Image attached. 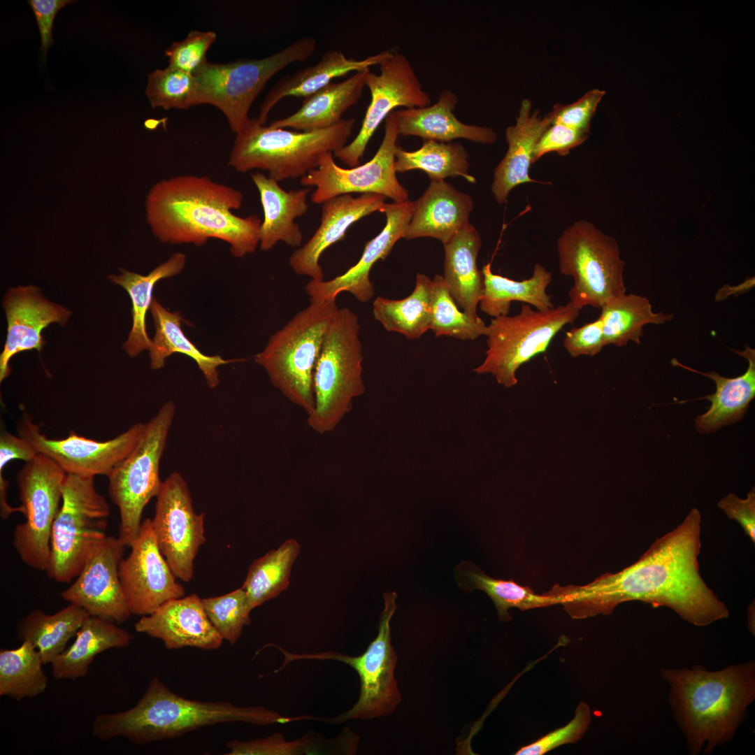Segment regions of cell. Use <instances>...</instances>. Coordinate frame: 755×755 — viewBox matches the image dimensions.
<instances>
[{"label":"cell","instance_id":"6da1fadb","mask_svg":"<svg viewBox=\"0 0 755 755\" xmlns=\"http://www.w3.org/2000/svg\"><path fill=\"white\" fill-rule=\"evenodd\" d=\"M701 522L699 510L693 508L633 564L583 586L555 584L547 594L576 619L610 614L628 601L668 607L698 627L725 619L728 607L700 574Z\"/></svg>","mask_w":755,"mask_h":755},{"label":"cell","instance_id":"7a4b0ae2","mask_svg":"<svg viewBox=\"0 0 755 755\" xmlns=\"http://www.w3.org/2000/svg\"><path fill=\"white\" fill-rule=\"evenodd\" d=\"M238 190L206 176L178 175L162 180L145 201L147 222L161 242L205 245L210 238L227 243L238 258L254 252L259 245L260 218L232 213L240 208Z\"/></svg>","mask_w":755,"mask_h":755},{"label":"cell","instance_id":"3957f363","mask_svg":"<svg viewBox=\"0 0 755 755\" xmlns=\"http://www.w3.org/2000/svg\"><path fill=\"white\" fill-rule=\"evenodd\" d=\"M674 719L692 755L730 742L755 700V661L711 671L702 666L661 668Z\"/></svg>","mask_w":755,"mask_h":755},{"label":"cell","instance_id":"277c9868","mask_svg":"<svg viewBox=\"0 0 755 755\" xmlns=\"http://www.w3.org/2000/svg\"><path fill=\"white\" fill-rule=\"evenodd\" d=\"M294 720L261 706L240 707L224 701L188 699L154 677L135 706L122 712L97 715L92 724V735L103 741L122 737L136 745H143L178 738L221 723L269 725Z\"/></svg>","mask_w":755,"mask_h":755},{"label":"cell","instance_id":"5b68a950","mask_svg":"<svg viewBox=\"0 0 755 755\" xmlns=\"http://www.w3.org/2000/svg\"><path fill=\"white\" fill-rule=\"evenodd\" d=\"M354 119H342L326 129L298 131L273 128L250 119L236 134L229 164L238 172L261 169L280 182L303 178L317 168L321 156L347 144Z\"/></svg>","mask_w":755,"mask_h":755},{"label":"cell","instance_id":"8992f818","mask_svg":"<svg viewBox=\"0 0 755 755\" xmlns=\"http://www.w3.org/2000/svg\"><path fill=\"white\" fill-rule=\"evenodd\" d=\"M336 298L312 299L269 339L254 361L273 386L310 415L315 408L313 374Z\"/></svg>","mask_w":755,"mask_h":755},{"label":"cell","instance_id":"52a82bcc","mask_svg":"<svg viewBox=\"0 0 755 755\" xmlns=\"http://www.w3.org/2000/svg\"><path fill=\"white\" fill-rule=\"evenodd\" d=\"M357 315L338 308L326 331L313 374L315 408L309 426L324 434L333 431L365 392L362 345Z\"/></svg>","mask_w":755,"mask_h":755},{"label":"cell","instance_id":"ba28073f","mask_svg":"<svg viewBox=\"0 0 755 755\" xmlns=\"http://www.w3.org/2000/svg\"><path fill=\"white\" fill-rule=\"evenodd\" d=\"M316 47L314 38L304 36L262 59H240L226 64L206 60L193 73L198 104H210L220 109L236 134L249 122V110L268 80L287 66L307 61Z\"/></svg>","mask_w":755,"mask_h":755},{"label":"cell","instance_id":"9c48e42d","mask_svg":"<svg viewBox=\"0 0 755 755\" xmlns=\"http://www.w3.org/2000/svg\"><path fill=\"white\" fill-rule=\"evenodd\" d=\"M109 516L110 507L94 477L67 474L52 528L47 575L62 583L76 577L107 536Z\"/></svg>","mask_w":755,"mask_h":755},{"label":"cell","instance_id":"30bf717a","mask_svg":"<svg viewBox=\"0 0 755 755\" xmlns=\"http://www.w3.org/2000/svg\"><path fill=\"white\" fill-rule=\"evenodd\" d=\"M557 250L560 273L574 279L568 295L576 308H601L626 294L625 263L618 243L591 222L578 220L567 227L557 240Z\"/></svg>","mask_w":755,"mask_h":755},{"label":"cell","instance_id":"8fae6325","mask_svg":"<svg viewBox=\"0 0 755 755\" xmlns=\"http://www.w3.org/2000/svg\"><path fill=\"white\" fill-rule=\"evenodd\" d=\"M174 414V403H164L144 424L133 450L107 476L109 496L120 513L118 538L126 547H131L136 538L143 510L161 487L160 461Z\"/></svg>","mask_w":755,"mask_h":755},{"label":"cell","instance_id":"7c38bea8","mask_svg":"<svg viewBox=\"0 0 755 755\" xmlns=\"http://www.w3.org/2000/svg\"><path fill=\"white\" fill-rule=\"evenodd\" d=\"M579 313L570 302L543 311L522 304L516 315L493 317L487 326L486 357L474 371L491 374L505 387L515 386L519 368L545 352L556 335L573 324Z\"/></svg>","mask_w":755,"mask_h":755},{"label":"cell","instance_id":"4fadbf2b","mask_svg":"<svg viewBox=\"0 0 755 755\" xmlns=\"http://www.w3.org/2000/svg\"><path fill=\"white\" fill-rule=\"evenodd\" d=\"M384 609L380 616L378 633L360 656H350L337 652L292 654L282 649L285 664L298 659L336 660L356 670L360 678V694L347 712L329 719L339 724L350 719H371L392 714L401 702L394 670L398 657L391 642L390 621L397 609L394 591L383 594Z\"/></svg>","mask_w":755,"mask_h":755},{"label":"cell","instance_id":"5bb4252c","mask_svg":"<svg viewBox=\"0 0 755 755\" xmlns=\"http://www.w3.org/2000/svg\"><path fill=\"white\" fill-rule=\"evenodd\" d=\"M66 473L52 459L37 454L17 474L24 522L13 533V546L31 568L45 571L54 521L62 501Z\"/></svg>","mask_w":755,"mask_h":755},{"label":"cell","instance_id":"9a60e30c","mask_svg":"<svg viewBox=\"0 0 755 755\" xmlns=\"http://www.w3.org/2000/svg\"><path fill=\"white\" fill-rule=\"evenodd\" d=\"M398 136L394 111L385 119L382 141L370 161L344 168L336 164L332 152H327L321 156L317 168L301 178V184L315 187L311 201L317 204L354 193L376 194L390 198L394 202L406 201L409 200L408 192L397 179L395 169Z\"/></svg>","mask_w":755,"mask_h":755},{"label":"cell","instance_id":"2e32d148","mask_svg":"<svg viewBox=\"0 0 755 755\" xmlns=\"http://www.w3.org/2000/svg\"><path fill=\"white\" fill-rule=\"evenodd\" d=\"M156 498L152 526L158 547L177 578L189 582L206 541L205 515L195 512L187 483L178 472L162 482Z\"/></svg>","mask_w":755,"mask_h":755},{"label":"cell","instance_id":"e0dca14e","mask_svg":"<svg viewBox=\"0 0 755 755\" xmlns=\"http://www.w3.org/2000/svg\"><path fill=\"white\" fill-rule=\"evenodd\" d=\"M378 74L367 73L366 87L371 102L354 140L333 155L351 167L359 165L367 145L378 126L398 107L422 108L431 104L429 95L405 55L391 52L380 64Z\"/></svg>","mask_w":755,"mask_h":755},{"label":"cell","instance_id":"ac0fdd59","mask_svg":"<svg viewBox=\"0 0 755 755\" xmlns=\"http://www.w3.org/2000/svg\"><path fill=\"white\" fill-rule=\"evenodd\" d=\"M143 428L144 424L137 423L115 438L98 441L74 432L62 439L48 438L27 413L17 424L19 436L30 443L37 453L55 461L66 474L94 477L108 476L133 450Z\"/></svg>","mask_w":755,"mask_h":755},{"label":"cell","instance_id":"d6986e66","mask_svg":"<svg viewBox=\"0 0 755 755\" xmlns=\"http://www.w3.org/2000/svg\"><path fill=\"white\" fill-rule=\"evenodd\" d=\"M131 552L119 565V577L131 614L146 616L185 596L184 587L161 553L152 519L142 522Z\"/></svg>","mask_w":755,"mask_h":755},{"label":"cell","instance_id":"ffe728a7","mask_svg":"<svg viewBox=\"0 0 755 755\" xmlns=\"http://www.w3.org/2000/svg\"><path fill=\"white\" fill-rule=\"evenodd\" d=\"M125 545L119 538L106 536L87 560L75 582L61 592L69 603L89 615L122 623L131 613L119 577Z\"/></svg>","mask_w":755,"mask_h":755},{"label":"cell","instance_id":"44dd1931","mask_svg":"<svg viewBox=\"0 0 755 755\" xmlns=\"http://www.w3.org/2000/svg\"><path fill=\"white\" fill-rule=\"evenodd\" d=\"M413 204L409 200L385 203L382 213L386 216L382 230L368 241L357 264L343 274L329 280H310L305 289L312 299L336 298L343 292L351 294L357 300L366 303L375 294L370 272L380 259H385L395 243L403 238L412 215Z\"/></svg>","mask_w":755,"mask_h":755},{"label":"cell","instance_id":"7402d4cb","mask_svg":"<svg viewBox=\"0 0 755 755\" xmlns=\"http://www.w3.org/2000/svg\"><path fill=\"white\" fill-rule=\"evenodd\" d=\"M7 319V336L0 356V381L10 372V359L19 352L37 350L45 344L41 334L44 328L54 322L64 324L71 312L47 300L33 285L10 289L3 300Z\"/></svg>","mask_w":755,"mask_h":755},{"label":"cell","instance_id":"603a6c76","mask_svg":"<svg viewBox=\"0 0 755 755\" xmlns=\"http://www.w3.org/2000/svg\"><path fill=\"white\" fill-rule=\"evenodd\" d=\"M384 197L376 194L340 195L322 203L321 222L312 236L289 257L294 272L308 276L311 280H324L319 259L331 245L343 239L347 229L361 218L376 211L382 212Z\"/></svg>","mask_w":755,"mask_h":755},{"label":"cell","instance_id":"cb8c5ba5","mask_svg":"<svg viewBox=\"0 0 755 755\" xmlns=\"http://www.w3.org/2000/svg\"><path fill=\"white\" fill-rule=\"evenodd\" d=\"M135 630L161 640L169 649H219L223 639L213 626L196 594L171 600L135 624Z\"/></svg>","mask_w":755,"mask_h":755},{"label":"cell","instance_id":"d4e9b609","mask_svg":"<svg viewBox=\"0 0 755 755\" xmlns=\"http://www.w3.org/2000/svg\"><path fill=\"white\" fill-rule=\"evenodd\" d=\"M412 215L403 238L431 237L447 243L469 224L472 197L444 180H431L424 193L412 201Z\"/></svg>","mask_w":755,"mask_h":755},{"label":"cell","instance_id":"484cf974","mask_svg":"<svg viewBox=\"0 0 755 755\" xmlns=\"http://www.w3.org/2000/svg\"><path fill=\"white\" fill-rule=\"evenodd\" d=\"M552 124L547 114L542 117L538 109H532L528 99L522 100L516 122L505 130L508 150L496 167L491 192L496 201L504 203L515 187L535 180L529 175L535 146L545 131Z\"/></svg>","mask_w":755,"mask_h":755},{"label":"cell","instance_id":"4316f807","mask_svg":"<svg viewBox=\"0 0 755 755\" xmlns=\"http://www.w3.org/2000/svg\"><path fill=\"white\" fill-rule=\"evenodd\" d=\"M458 102L457 96L445 89L433 105L396 110L399 136H415L424 141L445 143L463 138L483 144L494 143L497 134L493 129L466 124L456 117L453 111Z\"/></svg>","mask_w":755,"mask_h":755},{"label":"cell","instance_id":"83f0119b","mask_svg":"<svg viewBox=\"0 0 755 755\" xmlns=\"http://www.w3.org/2000/svg\"><path fill=\"white\" fill-rule=\"evenodd\" d=\"M251 178L259 191L264 212L259 228L261 249L268 251L280 241L293 247L301 246L303 236L295 220L308 211L310 189L286 191L278 182L259 172L252 173Z\"/></svg>","mask_w":755,"mask_h":755},{"label":"cell","instance_id":"f1b7e54d","mask_svg":"<svg viewBox=\"0 0 755 755\" xmlns=\"http://www.w3.org/2000/svg\"><path fill=\"white\" fill-rule=\"evenodd\" d=\"M391 51L385 50L363 59L348 58L340 50H329L316 64L282 77L269 91L260 106L257 120L264 124L273 108L287 96L306 97L331 81L351 72L379 65Z\"/></svg>","mask_w":755,"mask_h":755},{"label":"cell","instance_id":"f546056e","mask_svg":"<svg viewBox=\"0 0 755 755\" xmlns=\"http://www.w3.org/2000/svg\"><path fill=\"white\" fill-rule=\"evenodd\" d=\"M735 352L748 361L747 371L735 378L723 377L714 371L700 372L682 365L676 359H673L671 361L674 366L707 377L715 382L714 394L695 399L711 401L709 410L695 419L696 427L701 433L714 432L721 426L740 421L747 412L749 403L754 398L755 350L747 345L743 351Z\"/></svg>","mask_w":755,"mask_h":755},{"label":"cell","instance_id":"4dcf8cb0","mask_svg":"<svg viewBox=\"0 0 755 755\" xmlns=\"http://www.w3.org/2000/svg\"><path fill=\"white\" fill-rule=\"evenodd\" d=\"M443 245L445 282L463 312L477 317V308L484 291L483 273L477 266L482 245L480 234L469 223Z\"/></svg>","mask_w":755,"mask_h":755},{"label":"cell","instance_id":"1f68e13d","mask_svg":"<svg viewBox=\"0 0 755 755\" xmlns=\"http://www.w3.org/2000/svg\"><path fill=\"white\" fill-rule=\"evenodd\" d=\"M369 70L355 72L342 82L329 83L305 97L301 106L294 113L277 120L269 126L308 131L337 124L342 120L343 114L361 97Z\"/></svg>","mask_w":755,"mask_h":755},{"label":"cell","instance_id":"d6a6232c","mask_svg":"<svg viewBox=\"0 0 755 755\" xmlns=\"http://www.w3.org/2000/svg\"><path fill=\"white\" fill-rule=\"evenodd\" d=\"M73 644L51 663L57 680H75L87 674L94 657L112 648L128 646L132 636L116 623L89 615L78 631Z\"/></svg>","mask_w":755,"mask_h":755},{"label":"cell","instance_id":"836d02e7","mask_svg":"<svg viewBox=\"0 0 755 755\" xmlns=\"http://www.w3.org/2000/svg\"><path fill=\"white\" fill-rule=\"evenodd\" d=\"M150 312L155 326V334L149 350L150 366L161 368L166 359L174 353L185 354L194 360L203 373L209 387L214 388L220 382L218 367L243 359H223L219 355L209 356L202 353L187 337L182 329L183 321L179 312H171L154 298Z\"/></svg>","mask_w":755,"mask_h":755},{"label":"cell","instance_id":"e575fe53","mask_svg":"<svg viewBox=\"0 0 755 755\" xmlns=\"http://www.w3.org/2000/svg\"><path fill=\"white\" fill-rule=\"evenodd\" d=\"M186 264V255L176 252L159 264L146 275L122 270L120 275H110L108 278L122 286L129 294L131 303L132 327L123 348L130 357H136L145 350H149L152 340L148 336L145 316L154 299L153 291L156 283L182 272Z\"/></svg>","mask_w":755,"mask_h":755},{"label":"cell","instance_id":"d590c367","mask_svg":"<svg viewBox=\"0 0 755 755\" xmlns=\"http://www.w3.org/2000/svg\"><path fill=\"white\" fill-rule=\"evenodd\" d=\"M484 291L480 301V309L487 315L497 317L508 315L511 303L520 301L543 311L554 306L546 289L552 281V273L540 264H535L532 276L522 281L494 274L490 264L482 270Z\"/></svg>","mask_w":755,"mask_h":755},{"label":"cell","instance_id":"8d00e7d4","mask_svg":"<svg viewBox=\"0 0 755 755\" xmlns=\"http://www.w3.org/2000/svg\"><path fill=\"white\" fill-rule=\"evenodd\" d=\"M89 616L85 610L72 603L53 614L35 609L17 623V638L34 646L43 664L51 663L65 650L68 641L76 635Z\"/></svg>","mask_w":755,"mask_h":755},{"label":"cell","instance_id":"74e56055","mask_svg":"<svg viewBox=\"0 0 755 755\" xmlns=\"http://www.w3.org/2000/svg\"><path fill=\"white\" fill-rule=\"evenodd\" d=\"M432 280L417 273L415 287L407 297L394 300L378 296L373 303L374 318L390 332L408 339L419 338L431 327Z\"/></svg>","mask_w":755,"mask_h":755},{"label":"cell","instance_id":"f35d334b","mask_svg":"<svg viewBox=\"0 0 755 755\" xmlns=\"http://www.w3.org/2000/svg\"><path fill=\"white\" fill-rule=\"evenodd\" d=\"M601 309L605 345L621 347L629 341L639 345L645 325L664 324L673 317L671 314L654 312L647 298L633 294L614 297Z\"/></svg>","mask_w":755,"mask_h":755},{"label":"cell","instance_id":"ab89813d","mask_svg":"<svg viewBox=\"0 0 755 755\" xmlns=\"http://www.w3.org/2000/svg\"><path fill=\"white\" fill-rule=\"evenodd\" d=\"M459 586L465 591L478 589L484 591L492 600L498 619L509 621L512 616L508 610L517 608L522 611L557 605L556 598L547 593L535 594L528 587H523L512 580L494 579L470 563L463 562L455 572Z\"/></svg>","mask_w":755,"mask_h":755},{"label":"cell","instance_id":"60d3db41","mask_svg":"<svg viewBox=\"0 0 755 755\" xmlns=\"http://www.w3.org/2000/svg\"><path fill=\"white\" fill-rule=\"evenodd\" d=\"M299 552V542L291 538L250 564L242 587L252 610L288 587L292 566Z\"/></svg>","mask_w":755,"mask_h":755},{"label":"cell","instance_id":"b9f144b4","mask_svg":"<svg viewBox=\"0 0 755 755\" xmlns=\"http://www.w3.org/2000/svg\"><path fill=\"white\" fill-rule=\"evenodd\" d=\"M468 158L467 151L458 143L424 141L422 146L415 151H407L398 146L395 169L396 173L419 169L426 173L431 180L461 176L475 183V178L468 173Z\"/></svg>","mask_w":755,"mask_h":755},{"label":"cell","instance_id":"7bdbcfd3","mask_svg":"<svg viewBox=\"0 0 755 755\" xmlns=\"http://www.w3.org/2000/svg\"><path fill=\"white\" fill-rule=\"evenodd\" d=\"M38 650L28 641L20 647L0 651V696L16 700L43 693L48 677Z\"/></svg>","mask_w":755,"mask_h":755},{"label":"cell","instance_id":"ee69618b","mask_svg":"<svg viewBox=\"0 0 755 755\" xmlns=\"http://www.w3.org/2000/svg\"><path fill=\"white\" fill-rule=\"evenodd\" d=\"M430 329L436 337L445 336L461 340H475L487 333V326L479 316L473 317L459 310L443 276L440 275L432 280Z\"/></svg>","mask_w":755,"mask_h":755},{"label":"cell","instance_id":"f6af8a7d","mask_svg":"<svg viewBox=\"0 0 755 755\" xmlns=\"http://www.w3.org/2000/svg\"><path fill=\"white\" fill-rule=\"evenodd\" d=\"M145 94L152 108L187 109L198 105V87L193 74L168 66L148 76Z\"/></svg>","mask_w":755,"mask_h":755},{"label":"cell","instance_id":"bcb514c9","mask_svg":"<svg viewBox=\"0 0 755 755\" xmlns=\"http://www.w3.org/2000/svg\"><path fill=\"white\" fill-rule=\"evenodd\" d=\"M208 619L223 640L234 645L244 626L250 624V607L241 587L222 596L202 598Z\"/></svg>","mask_w":755,"mask_h":755},{"label":"cell","instance_id":"7dc6e473","mask_svg":"<svg viewBox=\"0 0 755 755\" xmlns=\"http://www.w3.org/2000/svg\"><path fill=\"white\" fill-rule=\"evenodd\" d=\"M591 721L590 707L587 703L581 701L575 710L573 718L566 725L522 747L515 754L542 755L561 745L575 743L584 737Z\"/></svg>","mask_w":755,"mask_h":755},{"label":"cell","instance_id":"c3c4849f","mask_svg":"<svg viewBox=\"0 0 755 755\" xmlns=\"http://www.w3.org/2000/svg\"><path fill=\"white\" fill-rule=\"evenodd\" d=\"M229 755H297L318 752L316 741L308 737L287 741L277 733L263 739L233 740L226 743Z\"/></svg>","mask_w":755,"mask_h":755},{"label":"cell","instance_id":"681fc988","mask_svg":"<svg viewBox=\"0 0 755 755\" xmlns=\"http://www.w3.org/2000/svg\"><path fill=\"white\" fill-rule=\"evenodd\" d=\"M216 38L212 31H191L184 40L166 49L168 65L193 74L207 60L206 52Z\"/></svg>","mask_w":755,"mask_h":755},{"label":"cell","instance_id":"f907efd6","mask_svg":"<svg viewBox=\"0 0 755 755\" xmlns=\"http://www.w3.org/2000/svg\"><path fill=\"white\" fill-rule=\"evenodd\" d=\"M605 92L593 89L570 104L555 103L548 113L552 124H559L589 135L591 120Z\"/></svg>","mask_w":755,"mask_h":755},{"label":"cell","instance_id":"816d5d0a","mask_svg":"<svg viewBox=\"0 0 755 755\" xmlns=\"http://www.w3.org/2000/svg\"><path fill=\"white\" fill-rule=\"evenodd\" d=\"M588 138L589 134L562 124H552L537 142L533 150V163L549 152H555L559 155L566 156Z\"/></svg>","mask_w":755,"mask_h":755},{"label":"cell","instance_id":"f5cc1de1","mask_svg":"<svg viewBox=\"0 0 755 755\" xmlns=\"http://www.w3.org/2000/svg\"><path fill=\"white\" fill-rule=\"evenodd\" d=\"M563 345L573 357L598 354L605 346L601 319L598 317L594 322L567 331Z\"/></svg>","mask_w":755,"mask_h":755},{"label":"cell","instance_id":"db71d44e","mask_svg":"<svg viewBox=\"0 0 755 755\" xmlns=\"http://www.w3.org/2000/svg\"><path fill=\"white\" fill-rule=\"evenodd\" d=\"M729 519L735 520L745 533L755 542V489L752 488L746 498H740L734 493H728L718 503Z\"/></svg>","mask_w":755,"mask_h":755},{"label":"cell","instance_id":"11a10c76","mask_svg":"<svg viewBox=\"0 0 755 755\" xmlns=\"http://www.w3.org/2000/svg\"><path fill=\"white\" fill-rule=\"evenodd\" d=\"M72 0H29L38 24L41 38V55L45 59L46 52L54 43L52 31L57 13L66 5L75 3Z\"/></svg>","mask_w":755,"mask_h":755},{"label":"cell","instance_id":"9f6ffc18","mask_svg":"<svg viewBox=\"0 0 755 755\" xmlns=\"http://www.w3.org/2000/svg\"><path fill=\"white\" fill-rule=\"evenodd\" d=\"M38 453L26 440L6 430L0 435V473L10 461L20 459L25 462L33 459Z\"/></svg>","mask_w":755,"mask_h":755},{"label":"cell","instance_id":"6f0895ef","mask_svg":"<svg viewBox=\"0 0 755 755\" xmlns=\"http://www.w3.org/2000/svg\"><path fill=\"white\" fill-rule=\"evenodd\" d=\"M754 611V602H753L748 606L747 612L748 628L753 635L755 634Z\"/></svg>","mask_w":755,"mask_h":755}]
</instances>
